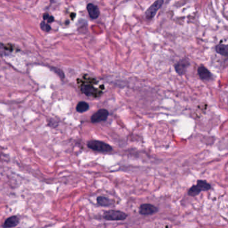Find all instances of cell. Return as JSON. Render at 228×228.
I'll use <instances>...</instances> for the list:
<instances>
[{"instance_id": "cell-1", "label": "cell", "mask_w": 228, "mask_h": 228, "mask_svg": "<svg viewBox=\"0 0 228 228\" xmlns=\"http://www.w3.org/2000/svg\"><path fill=\"white\" fill-rule=\"evenodd\" d=\"M211 189V186L206 181L198 180L197 185H193L188 191V195L191 197H195L199 195L201 191H208Z\"/></svg>"}, {"instance_id": "cell-2", "label": "cell", "mask_w": 228, "mask_h": 228, "mask_svg": "<svg viewBox=\"0 0 228 228\" xmlns=\"http://www.w3.org/2000/svg\"><path fill=\"white\" fill-rule=\"evenodd\" d=\"M87 146L94 151L100 153H108L112 151V147L109 144L100 140H90L87 143Z\"/></svg>"}, {"instance_id": "cell-3", "label": "cell", "mask_w": 228, "mask_h": 228, "mask_svg": "<svg viewBox=\"0 0 228 228\" xmlns=\"http://www.w3.org/2000/svg\"><path fill=\"white\" fill-rule=\"evenodd\" d=\"M127 216L125 213L118 210L106 211L103 214L104 219L108 221H123L127 219Z\"/></svg>"}, {"instance_id": "cell-4", "label": "cell", "mask_w": 228, "mask_h": 228, "mask_svg": "<svg viewBox=\"0 0 228 228\" xmlns=\"http://www.w3.org/2000/svg\"><path fill=\"white\" fill-rule=\"evenodd\" d=\"M163 3L164 2L163 0H158V1L154 2L151 6L149 7V8L146 11V12H145V17H146V18L148 19H153L155 17V14L157 13V11L161 8Z\"/></svg>"}, {"instance_id": "cell-5", "label": "cell", "mask_w": 228, "mask_h": 228, "mask_svg": "<svg viewBox=\"0 0 228 228\" xmlns=\"http://www.w3.org/2000/svg\"><path fill=\"white\" fill-rule=\"evenodd\" d=\"M109 111L106 109H100L91 116V122L93 123H97L104 121L107 119L109 116Z\"/></svg>"}, {"instance_id": "cell-6", "label": "cell", "mask_w": 228, "mask_h": 228, "mask_svg": "<svg viewBox=\"0 0 228 228\" xmlns=\"http://www.w3.org/2000/svg\"><path fill=\"white\" fill-rule=\"evenodd\" d=\"M158 208L153 205L149 204V203H144L140 206L139 213L140 215H152L153 213H157Z\"/></svg>"}, {"instance_id": "cell-7", "label": "cell", "mask_w": 228, "mask_h": 228, "mask_svg": "<svg viewBox=\"0 0 228 228\" xmlns=\"http://www.w3.org/2000/svg\"><path fill=\"white\" fill-rule=\"evenodd\" d=\"M190 66V62L187 59H182L181 60L179 61L177 64L175 66V68L177 72V73L179 75H183L185 73L186 69Z\"/></svg>"}, {"instance_id": "cell-8", "label": "cell", "mask_w": 228, "mask_h": 228, "mask_svg": "<svg viewBox=\"0 0 228 228\" xmlns=\"http://www.w3.org/2000/svg\"><path fill=\"white\" fill-rule=\"evenodd\" d=\"M19 219L16 215H13L9 217L6 220L3 224V228H10L17 226L19 224Z\"/></svg>"}, {"instance_id": "cell-9", "label": "cell", "mask_w": 228, "mask_h": 228, "mask_svg": "<svg viewBox=\"0 0 228 228\" xmlns=\"http://www.w3.org/2000/svg\"><path fill=\"white\" fill-rule=\"evenodd\" d=\"M87 10H88L89 16L92 19L98 18L100 15L99 8L93 3H89L87 5Z\"/></svg>"}, {"instance_id": "cell-10", "label": "cell", "mask_w": 228, "mask_h": 228, "mask_svg": "<svg viewBox=\"0 0 228 228\" xmlns=\"http://www.w3.org/2000/svg\"><path fill=\"white\" fill-rule=\"evenodd\" d=\"M197 72H198L199 76H200V79L203 80H209L211 78V72L204 66H201L199 67Z\"/></svg>"}, {"instance_id": "cell-11", "label": "cell", "mask_w": 228, "mask_h": 228, "mask_svg": "<svg viewBox=\"0 0 228 228\" xmlns=\"http://www.w3.org/2000/svg\"><path fill=\"white\" fill-rule=\"evenodd\" d=\"M81 91L82 93L88 96H94L96 93V90L95 88L91 85H83L81 87Z\"/></svg>"}, {"instance_id": "cell-12", "label": "cell", "mask_w": 228, "mask_h": 228, "mask_svg": "<svg viewBox=\"0 0 228 228\" xmlns=\"http://www.w3.org/2000/svg\"><path fill=\"white\" fill-rule=\"evenodd\" d=\"M97 203L100 206L103 207H108L111 205V200L108 197H106L104 196H99L97 197Z\"/></svg>"}, {"instance_id": "cell-13", "label": "cell", "mask_w": 228, "mask_h": 228, "mask_svg": "<svg viewBox=\"0 0 228 228\" xmlns=\"http://www.w3.org/2000/svg\"><path fill=\"white\" fill-rule=\"evenodd\" d=\"M89 109V104L84 101H81L76 106V111L79 113H84Z\"/></svg>"}, {"instance_id": "cell-14", "label": "cell", "mask_w": 228, "mask_h": 228, "mask_svg": "<svg viewBox=\"0 0 228 228\" xmlns=\"http://www.w3.org/2000/svg\"><path fill=\"white\" fill-rule=\"evenodd\" d=\"M216 52L221 55L227 56V46L225 44H219L216 46Z\"/></svg>"}, {"instance_id": "cell-15", "label": "cell", "mask_w": 228, "mask_h": 228, "mask_svg": "<svg viewBox=\"0 0 228 228\" xmlns=\"http://www.w3.org/2000/svg\"><path fill=\"white\" fill-rule=\"evenodd\" d=\"M40 27H41V29L42 30H43L44 32H50V30H51L50 26L49 25V24H48L47 23H46L45 22H41Z\"/></svg>"}, {"instance_id": "cell-16", "label": "cell", "mask_w": 228, "mask_h": 228, "mask_svg": "<svg viewBox=\"0 0 228 228\" xmlns=\"http://www.w3.org/2000/svg\"><path fill=\"white\" fill-rule=\"evenodd\" d=\"M43 18L44 20H47L48 23H51L53 21H54V18H53L52 16H51L50 15H49L48 13H44L43 14Z\"/></svg>"}, {"instance_id": "cell-17", "label": "cell", "mask_w": 228, "mask_h": 228, "mask_svg": "<svg viewBox=\"0 0 228 228\" xmlns=\"http://www.w3.org/2000/svg\"><path fill=\"white\" fill-rule=\"evenodd\" d=\"M53 70H54V72H55L56 73L58 76H60V77L62 78V79H63V78L64 77V73H63V72H62L60 69H58V68H53Z\"/></svg>"}]
</instances>
